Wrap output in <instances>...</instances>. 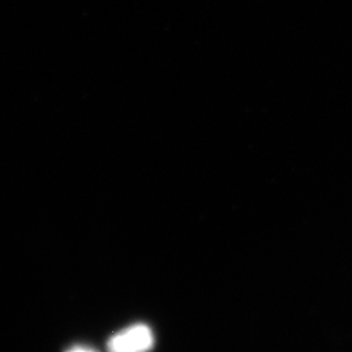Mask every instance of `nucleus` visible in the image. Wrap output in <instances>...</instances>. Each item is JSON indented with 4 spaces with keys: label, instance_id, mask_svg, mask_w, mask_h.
<instances>
[{
    "label": "nucleus",
    "instance_id": "obj_1",
    "mask_svg": "<svg viewBox=\"0 0 352 352\" xmlns=\"http://www.w3.org/2000/svg\"><path fill=\"white\" fill-rule=\"evenodd\" d=\"M154 337L151 327L144 324H135L113 334L109 340V350L113 352H135L151 350Z\"/></svg>",
    "mask_w": 352,
    "mask_h": 352
}]
</instances>
